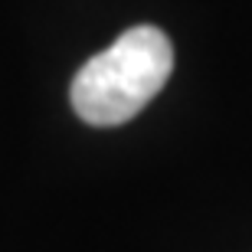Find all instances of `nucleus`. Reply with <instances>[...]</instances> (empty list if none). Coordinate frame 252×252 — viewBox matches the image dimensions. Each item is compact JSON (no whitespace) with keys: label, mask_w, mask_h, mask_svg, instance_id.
I'll return each mask as SVG.
<instances>
[{"label":"nucleus","mask_w":252,"mask_h":252,"mask_svg":"<svg viewBox=\"0 0 252 252\" xmlns=\"http://www.w3.org/2000/svg\"><path fill=\"white\" fill-rule=\"evenodd\" d=\"M174 72V46L158 27H131L92 56L72 79V108L85 125H125L164 89Z\"/></svg>","instance_id":"1"}]
</instances>
